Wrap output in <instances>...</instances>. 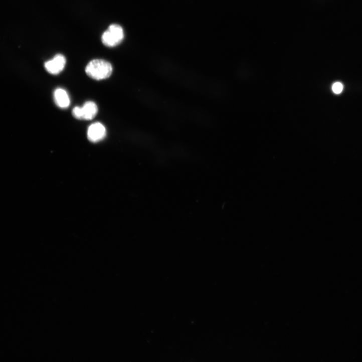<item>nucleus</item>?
<instances>
[{
	"label": "nucleus",
	"instance_id": "obj_1",
	"mask_svg": "<svg viewBox=\"0 0 362 362\" xmlns=\"http://www.w3.org/2000/svg\"><path fill=\"white\" fill-rule=\"evenodd\" d=\"M85 71L90 78L96 80H102L111 76L113 68L109 62L104 60L96 59L88 64Z\"/></svg>",
	"mask_w": 362,
	"mask_h": 362
},
{
	"label": "nucleus",
	"instance_id": "obj_2",
	"mask_svg": "<svg viewBox=\"0 0 362 362\" xmlns=\"http://www.w3.org/2000/svg\"><path fill=\"white\" fill-rule=\"evenodd\" d=\"M122 28L118 25H112L102 36L103 44L107 47H114L120 44L124 39Z\"/></svg>",
	"mask_w": 362,
	"mask_h": 362
},
{
	"label": "nucleus",
	"instance_id": "obj_3",
	"mask_svg": "<svg viewBox=\"0 0 362 362\" xmlns=\"http://www.w3.org/2000/svg\"><path fill=\"white\" fill-rule=\"evenodd\" d=\"M98 113L97 105L92 101L86 102L83 107H75L72 111L73 115L79 120H92Z\"/></svg>",
	"mask_w": 362,
	"mask_h": 362
},
{
	"label": "nucleus",
	"instance_id": "obj_4",
	"mask_svg": "<svg viewBox=\"0 0 362 362\" xmlns=\"http://www.w3.org/2000/svg\"><path fill=\"white\" fill-rule=\"evenodd\" d=\"M66 64L65 57L61 54H58L53 59L47 62L45 64V67L48 73L56 75L63 71Z\"/></svg>",
	"mask_w": 362,
	"mask_h": 362
},
{
	"label": "nucleus",
	"instance_id": "obj_5",
	"mask_svg": "<svg viewBox=\"0 0 362 362\" xmlns=\"http://www.w3.org/2000/svg\"><path fill=\"white\" fill-rule=\"evenodd\" d=\"M106 130L105 126L100 122L91 124L88 128L87 136L88 139L92 142H97L102 140L106 136Z\"/></svg>",
	"mask_w": 362,
	"mask_h": 362
},
{
	"label": "nucleus",
	"instance_id": "obj_6",
	"mask_svg": "<svg viewBox=\"0 0 362 362\" xmlns=\"http://www.w3.org/2000/svg\"><path fill=\"white\" fill-rule=\"evenodd\" d=\"M54 97L56 105L61 108H67L70 105V97L65 89H57L54 92Z\"/></svg>",
	"mask_w": 362,
	"mask_h": 362
},
{
	"label": "nucleus",
	"instance_id": "obj_7",
	"mask_svg": "<svg viewBox=\"0 0 362 362\" xmlns=\"http://www.w3.org/2000/svg\"><path fill=\"white\" fill-rule=\"evenodd\" d=\"M332 90L335 94H340L343 90V85L339 82H336L333 85Z\"/></svg>",
	"mask_w": 362,
	"mask_h": 362
}]
</instances>
